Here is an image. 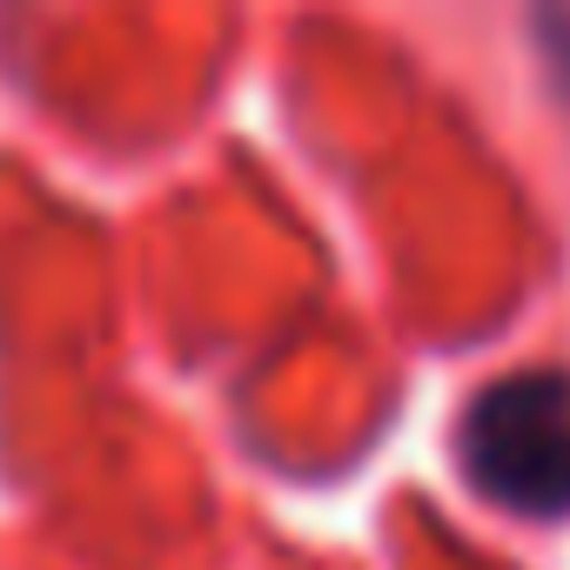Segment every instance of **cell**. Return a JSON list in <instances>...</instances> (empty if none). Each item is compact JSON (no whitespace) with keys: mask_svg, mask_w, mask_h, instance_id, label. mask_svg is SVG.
<instances>
[{"mask_svg":"<svg viewBox=\"0 0 570 570\" xmlns=\"http://www.w3.org/2000/svg\"><path fill=\"white\" fill-rule=\"evenodd\" d=\"M456 456L483 503L530 523L570 517V370H517L483 383L463 403Z\"/></svg>","mask_w":570,"mask_h":570,"instance_id":"obj_1","label":"cell"}]
</instances>
